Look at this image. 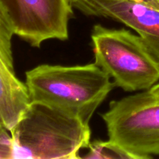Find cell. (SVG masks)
I'll return each mask as SVG.
<instances>
[{
    "instance_id": "3957f363",
    "label": "cell",
    "mask_w": 159,
    "mask_h": 159,
    "mask_svg": "<svg viewBox=\"0 0 159 159\" xmlns=\"http://www.w3.org/2000/svg\"><path fill=\"white\" fill-rule=\"evenodd\" d=\"M95 62L126 92L148 90L159 82V63L139 35L96 24L91 32Z\"/></svg>"
},
{
    "instance_id": "52a82bcc",
    "label": "cell",
    "mask_w": 159,
    "mask_h": 159,
    "mask_svg": "<svg viewBox=\"0 0 159 159\" xmlns=\"http://www.w3.org/2000/svg\"><path fill=\"white\" fill-rule=\"evenodd\" d=\"M13 35L12 23L0 0V121L9 132L31 102L26 83L16 75L12 50Z\"/></svg>"
},
{
    "instance_id": "8992f818",
    "label": "cell",
    "mask_w": 159,
    "mask_h": 159,
    "mask_svg": "<svg viewBox=\"0 0 159 159\" xmlns=\"http://www.w3.org/2000/svg\"><path fill=\"white\" fill-rule=\"evenodd\" d=\"M88 16L102 17L133 29L159 63V8L133 0H69Z\"/></svg>"
},
{
    "instance_id": "7a4b0ae2",
    "label": "cell",
    "mask_w": 159,
    "mask_h": 159,
    "mask_svg": "<svg viewBox=\"0 0 159 159\" xmlns=\"http://www.w3.org/2000/svg\"><path fill=\"white\" fill-rule=\"evenodd\" d=\"M31 101L45 102L89 121L115 85L95 63L65 66L40 65L26 71Z\"/></svg>"
},
{
    "instance_id": "5b68a950",
    "label": "cell",
    "mask_w": 159,
    "mask_h": 159,
    "mask_svg": "<svg viewBox=\"0 0 159 159\" xmlns=\"http://www.w3.org/2000/svg\"><path fill=\"white\" fill-rule=\"evenodd\" d=\"M7 10L14 34L34 48L51 39H68L72 17L69 0H1Z\"/></svg>"
},
{
    "instance_id": "9c48e42d",
    "label": "cell",
    "mask_w": 159,
    "mask_h": 159,
    "mask_svg": "<svg viewBox=\"0 0 159 159\" xmlns=\"http://www.w3.org/2000/svg\"><path fill=\"white\" fill-rule=\"evenodd\" d=\"M6 130H0V158H12V137Z\"/></svg>"
},
{
    "instance_id": "30bf717a",
    "label": "cell",
    "mask_w": 159,
    "mask_h": 159,
    "mask_svg": "<svg viewBox=\"0 0 159 159\" xmlns=\"http://www.w3.org/2000/svg\"><path fill=\"white\" fill-rule=\"evenodd\" d=\"M133 1L138 2L145 3V4L150 5V6L159 8V0H133Z\"/></svg>"
},
{
    "instance_id": "8fae6325",
    "label": "cell",
    "mask_w": 159,
    "mask_h": 159,
    "mask_svg": "<svg viewBox=\"0 0 159 159\" xmlns=\"http://www.w3.org/2000/svg\"><path fill=\"white\" fill-rule=\"evenodd\" d=\"M148 90L153 96H155V97L159 99V82Z\"/></svg>"
},
{
    "instance_id": "7c38bea8",
    "label": "cell",
    "mask_w": 159,
    "mask_h": 159,
    "mask_svg": "<svg viewBox=\"0 0 159 159\" xmlns=\"http://www.w3.org/2000/svg\"><path fill=\"white\" fill-rule=\"evenodd\" d=\"M5 130V129L3 128V127H2V124L1 121H0V130Z\"/></svg>"
},
{
    "instance_id": "277c9868",
    "label": "cell",
    "mask_w": 159,
    "mask_h": 159,
    "mask_svg": "<svg viewBox=\"0 0 159 159\" xmlns=\"http://www.w3.org/2000/svg\"><path fill=\"white\" fill-rule=\"evenodd\" d=\"M109 140L134 159L159 155V99L149 90L113 100L101 114Z\"/></svg>"
},
{
    "instance_id": "6da1fadb",
    "label": "cell",
    "mask_w": 159,
    "mask_h": 159,
    "mask_svg": "<svg viewBox=\"0 0 159 159\" xmlns=\"http://www.w3.org/2000/svg\"><path fill=\"white\" fill-rule=\"evenodd\" d=\"M9 133L12 158H81L91 138L89 124L79 116L37 101H31Z\"/></svg>"
},
{
    "instance_id": "ba28073f",
    "label": "cell",
    "mask_w": 159,
    "mask_h": 159,
    "mask_svg": "<svg viewBox=\"0 0 159 159\" xmlns=\"http://www.w3.org/2000/svg\"><path fill=\"white\" fill-rule=\"evenodd\" d=\"M87 148L88 152L82 157V158L134 159L131 155L110 140L90 141Z\"/></svg>"
}]
</instances>
